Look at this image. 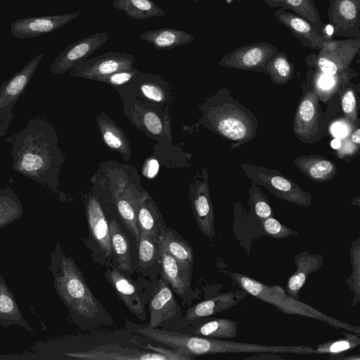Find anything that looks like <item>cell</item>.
I'll use <instances>...</instances> for the list:
<instances>
[{"label":"cell","mask_w":360,"mask_h":360,"mask_svg":"<svg viewBox=\"0 0 360 360\" xmlns=\"http://www.w3.org/2000/svg\"><path fill=\"white\" fill-rule=\"evenodd\" d=\"M11 143L13 169L59 193L58 174L64 157L58 147V139L53 125L41 118L32 119L14 135Z\"/></svg>","instance_id":"6da1fadb"},{"label":"cell","mask_w":360,"mask_h":360,"mask_svg":"<svg viewBox=\"0 0 360 360\" xmlns=\"http://www.w3.org/2000/svg\"><path fill=\"white\" fill-rule=\"evenodd\" d=\"M49 269L53 288L68 311L71 320L82 328L98 325L108 314L91 290L82 271L72 257L57 243L51 253Z\"/></svg>","instance_id":"7a4b0ae2"},{"label":"cell","mask_w":360,"mask_h":360,"mask_svg":"<svg viewBox=\"0 0 360 360\" xmlns=\"http://www.w3.org/2000/svg\"><path fill=\"white\" fill-rule=\"evenodd\" d=\"M205 127L231 141V149L253 140L259 120L226 88L219 89L200 106Z\"/></svg>","instance_id":"3957f363"},{"label":"cell","mask_w":360,"mask_h":360,"mask_svg":"<svg viewBox=\"0 0 360 360\" xmlns=\"http://www.w3.org/2000/svg\"><path fill=\"white\" fill-rule=\"evenodd\" d=\"M240 167L252 184L264 186L278 198L297 205H311V193L302 190L278 170L246 163H243Z\"/></svg>","instance_id":"277c9868"},{"label":"cell","mask_w":360,"mask_h":360,"mask_svg":"<svg viewBox=\"0 0 360 360\" xmlns=\"http://www.w3.org/2000/svg\"><path fill=\"white\" fill-rule=\"evenodd\" d=\"M360 49V39L335 40L328 38L318 54L310 53L305 58L307 67L335 75L350 66Z\"/></svg>","instance_id":"5b68a950"},{"label":"cell","mask_w":360,"mask_h":360,"mask_svg":"<svg viewBox=\"0 0 360 360\" xmlns=\"http://www.w3.org/2000/svg\"><path fill=\"white\" fill-rule=\"evenodd\" d=\"M44 56V53H41L35 56L0 86V138L6 134L13 120V108L24 93Z\"/></svg>","instance_id":"8992f818"},{"label":"cell","mask_w":360,"mask_h":360,"mask_svg":"<svg viewBox=\"0 0 360 360\" xmlns=\"http://www.w3.org/2000/svg\"><path fill=\"white\" fill-rule=\"evenodd\" d=\"M319 100L316 91L311 86L303 94L296 108L292 131L299 140L306 143H315L323 137L319 125L321 110Z\"/></svg>","instance_id":"52a82bcc"},{"label":"cell","mask_w":360,"mask_h":360,"mask_svg":"<svg viewBox=\"0 0 360 360\" xmlns=\"http://www.w3.org/2000/svg\"><path fill=\"white\" fill-rule=\"evenodd\" d=\"M278 51L276 46L267 42L251 43L226 53L221 58L219 64L228 68L266 74L267 63Z\"/></svg>","instance_id":"ba28073f"},{"label":"cell","mask_w":360,"mask_h":360,"mask_svg":"<svg viewBox=\"0 0 360 360\" xmlns=\"http://www.w3.org/2000/svg\"><path fill=\"white\" fill-rule=\"evenodd\" d=\"M135 62L134 56L109 51L95 58L86 59L70 71L73 77L98 81L113 72L131 69Z\"/></svg>","instance_id":"9c48e42d"},{"label":"cell","mask_w":360,"mask_h":360,"mask_svg":"<svg viewBox=\"0 0 360 360\" xmlns=\"http://www.w3.org/2000/svg\"><path fill=\"white\" fill-rule=\"evenodd\" d=\"M108 39L107 32H96L70 44L52 63L49 68L50 72L53 75H60L72 70Z\"/></svg>","instance_id":"30bf717a"},{"label":"cell","mask_w":360,"mask_h":360,"mask_svg":"<svg viewBox=\"0 0 360 360\" xmlns=\"http://www.w3.org/2000/svg\"><path fill=\"white\" fill-rule=\"evenodd\" d=\"M327 15L335 35L360 39V0H329Z\"/></svg>","instance_id":"8fae6325"},{"label":"cell","mask_w":360,"mask_h":360,"mask_svg":"<svg viewBox=\"0 0 360 360\" xmlns=\"http://www.w3.org/2000/svg\"><path fill=\"white\" fill-rule=\"evenodd\" d=\"M60 355L72 359L85 360H167L162 354L146 352L118 344H106L94 347L87 351H68Z\"/></svg>","instance_id":"7c38bea8"},{"label":"cell","mask_w":360,"mask_h":360,"mask_svg":"<svg viewBox=\"0 0 360 360\" xmlns=\"http://www.w3.org/2000/svg\"><path fill=\"white\" fill-rule=\"evenodd\" d=\"M207 180V170L204 169L200 179H195L191 186L189 198L199 229L211 238L214 235V215Z\"/></svg>","instance_id":"4fadbf2b"},{"label":"cell","mask_w":360,"mask_h":360,"mask_svg":"<svg viewBox=\"0 0 360 360\" xmlns=\"http://www.w3.org/2000/svg\"><path fill=\"white\" fill-rule=\"evenodd\" d=\"M80 11L72 13L25 18L11 24L12 34L18 39L36 37L61 28L76 18Z\"/></svg>","instance_id":"5bb4252c"},{"label":"cell","mask_w":360,"mask_h":360,"mask_svg":"<svg viewBox=\"0 0 360 360\" xmlns=\"http://www.w3.org/2000/svg\"><path fill=\"white\" fill-rule=\"evenodd\" d=\"M274 14L277 20L288 28L306 48L320 50L328 38L320 34L309 22L290 10L280 8Z\"/></svg>","instance_id":"9a60e30c"},{"label":"cell","mask_w":360,"mask_h":360,"mask_svg":"<svg viewBox=\"0 0 360 360\" xmlns=\"http://www.w3.org/2000/svg\"><path fill=\"white\" fill-rule=\"evenodd\" d=\"M85 212L90 232L101 252L107 259L112 255L109 223L96 198L89 195Z\"/></svg>","instance_id":"2e32d148"},{"label":"cell","mask_w":360,"mask_h":360,"mask_svg":"<svg viewBox=\"0 0 360 360\" xmlns=\"http://www.w3.org/2000/svg\"><path fill=\"white\" fill-rule=\"evenodd\" d=\"M105 275L128 310L140 320H145L146 309L133 283L116 267L108 269Z\"/></svg>","instance_id":"e0dca14e"},{"label":"cell","mask_w":360,"mask_h":360,"mask_svg":"<svg viewBox=\"0 0 360 360\" xmlns=\"http://www.w3.org/2000/svg\"><path fill=\"white\" fill-rule=\"evenodd\" d=\"M179 307L169 285L165 280H160L155 294L149 304V323L158 328L166 321L177 314Z\"/></svg>","instance_id":"ac0fdd59"},{"label":"cell","mask_w":360,"mask_h":360,"mask_svg":"<svg viewBox=\"0 0 360 360\" xmlns=\"http://www.w3.org/2000/svg\"><path fill=\"white\" fill-rule=\"evenodd\" d=\"M356 76V73L350 67L333 75L325 74L309 67L307 72L311 85L316 91L319 99L323 101L330 100L339 90L342 89L345 84Z\"/></svg>","instance_id":"d6986e66"},{"label":"cell","mask_w":360,"mask_h":360,"mask_svg":"<svg viewBox=\"0 0 360 360\" xmlns=\"http://www.w3.org/2000/svg\"><path fill=\"white\" fill-rule=\"evenodd\" d=\"M158 250L164 280L181 298L185 297L191 287V271L184 269L162 245L158 244Z\"/></svg>","instance_id":"ffe728a7"},{"label":"cell","mask_w":360,"mask_h":360,"mask_svg":"<svg viewBox=\"0 0 360 360\" xmlns=\"http://www.w3.org/2000/svg\"><path fill=\"white\" fill-rule=\"evenodd\" d=\"M293 165L307 177L315 182L331 181L338 172L336 165L318 155H302L294 159Z\"/></svg>","instance_id":"44dd1931"},{"label":"cell","mask_w":360,"mask_h":360,"mask_svg":"<svg viewBox=\"0 0 360 360\" xmlns=\"http://www.w3.org/2000/svg\"><path fill=\"white\" fill-rule=\"evenodd\" d=\"M13 325L34 333L24 318L13 292L0 274V326L8 328Z\"/></svg>","instance_id":"7402d4cb"},{"label":"cell","mask_w":360,"mask_h":360,"mask_svg":"<svg viewBox=\"0 0 360 360\" xmlns=\"http://www.w3.org/2000/svg\"><path fill=\"white\" fill-rule=\"evenodd\" d=\"M158 244L162 245L186 270L191 272L193 264V252L184 238L174 230L161 227Z\"/></svg>","instance_id":"603a6c76"},{"label":"cell","mask_w":360,"mask_h":360,"mask_svg":"<svg viewBox=\"0 0 360 360\" xmlns=\"http://www.w3.org/2000/svg\"><path fill=\"white\" fill-rule=\"evenodd\" d=\"M139 39L148 42L157 49L170 50L175 47L188 44L195 38L192 34L183 30L174 28H160L141 34Z\"/></svg>","instance_id":"cb8c5ba5"},{"label":"cell","mask_w":360,"mask_h":360,"mask_svg":"<svg viewBox=\"0 0 360 360\" xmlns=\"http://www.w3.org/2000/svg\"><path fill=\"white\" fill-rule=\"evenodd\" d=\"M270 8L281 7L290 10L309 22L322 35L324 25L313 0H263Z\"/></svg>","instance_id":"d4e9b609"},{"label":"cell","mask_w":360,"mask_h":360,"mask_svg":"<svg viewBox=\"0 0 360 360\" xmlns=\"http://www.w3.org/2000/svg\"><path fill=\"white\" fill-rule=\"evenodd\" d=\"M97 123L104 143L112 150L122 154L124 160H129L131 149L124 131L106 116L98 117Z\"/></svg>","instance_id":"484cf974"},{"label":"cell","mask_w":360,"mask_h":360,"mask_svg":"<svg viewBox=\"0 0 360 360\" xmlns=\"http://www.w3.org/2000/svg\"><path fill=\"white\" fill-rule=\"evenodd\" d=\"M109 227L116 268L124 273H130L131 259L128 238L115 219H110Z\"/></svg>","instance_id":"4316f807"},{"label":"cell","mask_w":360,"mask_h":360,"mask_svg":"<svg viewBox=\"0 0 360 360\" xmlns=\"http://www.w3.org/2000/svg\"><path fill=\"white\" fill-rule=\"evenodd\" d=\"M113 6L135 20L161 17L165 15L163 10L152 0H114Z\"/></svg>","instance_id":"83f0119b"},{"label":"cell","mask_w":360,"mask_h":360,"mask_svg":"<svg viewBox=\"0 0 360 360\" xmlns=\"http://www.w3.org/2000/svg\"><path fill=\"white\" fill-rule=\"evenodd\" d=\"M23 213L22 204L13 190L0 188V229L20 219Z\"/></svg>","instance_id":"f1b7e54d"},{"label":"cell","mask_w":360,"mask_h":360,"mask_svg":"<svg viewBox=\"0 0 360 360\" xmlns=\"http://www.w3.org/2000/svg\"><path fill=\"white\" fill-rule=\"evenodd\" d=\"M136 209L139 233L149 234L158 240V217L147 195H144L136 200Z\"/></svg>","instance_id":"f546056e"},{"label":"cell","mask_w":360,"mask_h":360,"mask_svg":"<svg viewBox=\"0 0 360 360\" xmlns=\"http://www.w3.org/2000/svg\"><path fill=\"white\" fill-rule=\"evenodd\" d=\"M322 264L321 256L306 255L297 262V270L289 278L288 283V292L290 297H297L298 292L304 284L307 276L311 272L319 269Z\"/></svg>","instance_id":"4dcf8cb0"},{"label":"cell","mask_w":360,"mask_h":360,"mask_svg":"<svg viewBox=\"0 0 360 360\" xmlns=\"http://www.w3.org/2000/svg\"><path fill=\"white\" fill-rule=\"evenodd\" d=\"M139 85L141 93L148 99L159 103L165 104L167 101L165 83L157 75L140 72L134 81Z\"/></svg>","instance_id":"1f68e13d"},{"label":"cell","mask_w":360,"mask_h":360,"mask_svg":"<svg viewBox=\"0 0 360 360\" xmlns=\"http://www.w3.org/2000/svg\"><path fill=\"white\" fill-rule=\"evenodd\" d=\"M294 65L285 51H278L267 63L266 74L277 84H284L293 77Z\"/></svg>","instance_id":"d6a6232c"},{"label":"cell","mask_w":360,"mask_h":360,"mask_svg":"<svg viewBox=\"0 0 360 360\" xmlns=\"http://www.w3.org/2000/svg\"><path fill=\"white\" fill-rule=\"evenodd\" d=\"M231 294H224L215 298L201 302L189 308L185 317L188 321H194L200 318L210 316L219 311L228 308L232 299Z\"/></svg>","instance_id":"836d02e7"},{"label":"cell","mask_w":360,"mask_h":360,"mask_svg":"<svg viewBox=\"0 0 360 360\" xmlns=\"http://www.w3.org/2000/svg\"><path fill=\"white\" fill-rule=\"evenodd\" d=\"M237 323L228 319H218L200 326L195 334L209 338H233L237 334Z\"/></svg>","instance_id":"e575fe53"},{"label":"cell","mask_w":360,"mask_h":360,"mask_svg":"<svg viewBox=\"0 0 360 360\" xmlns=\"http://www.w3.org/2000/svg\"><path fill=\"white\" fill-rule=\"evenodd\" d=\"M136 200L118 198L116 206L119 215L127 229L132 233L135 240L138 242L139 231L136 219Z\"/></svg>","instance_id":"d590c367"},{"label":"cell","mask_w":360,"mask_h":360,"mask_svg":"<svg viewBox=\"0 0 360 360\" xmlns=\"http://www.w3.org/2000/svg\"><path fill=\"white\" fill-rule=\"evenodd\" d=\"M143 127L156 138H171L170 127L156 111L145 110L141 115Z\"/></svg>","instance_id":"8d00e7d4"},{"label":"cell","mask_w":360,"mask_h":360,"mask_svg":"<svg viewBox=\"0 0 360 360\" xmlns=\"http://www.w3.org/2000/svg\"><path fill=\"white\" fill-rule=\"evenodd\" d=\"M158 240L149 234L139 233L138 255L140 266L146 268L153 264L158 250Z\"/></svg>","instance_id":"74e56055"},{"label":"cell","mask_w":360,"mask_h":360,"mask_svg":"<svg viewBox=\"0 0 360 360\" xmlns=\"http://www.w3.org/2000/svg\"><path fill=\"white\" fill-rule=\"evenodd\" d=\"M354 87L355 86L349 82L342 88L343 92L341 96V107L345 119L350 122L358 121L356 96Z\"/></svg>","instance_id":"f35d334b"},{"label":"cell","mask_w":360,"mask_h":360,"mask_svg":"<svg viewBox=\"0 0 360 360\" xmlns=\"http://www.w3.org/2000/svg\"><path fill=\"white\" fill-rule=\"evenodd\" d=\"M140 72L138 69L132 68L113 72L100 78L98 81L114 87H119L125 84L133 82Z\"/></svg>","instance_id":"ab89813d"},{"label":"cell","mask_w":360,"mask_h":360,"mask_svg":"<svg viewBox=\"0 0 360 360\" xmlns=\"http://www.w3.org/2000/svg\"><path fill=\"white\" fill-rule=\"evenodd\" d=\"M351 337L349 339L339 340L321 344L316 349V353L337 354L350 349L359 344V340L357 337L352 335Z\"/></svg>","instance_id":"60d3db41"},{"label":"cell","mask_w":360,"mask_h":360,"mask_svg":"<svg viewBox=\"0 0 360 360\" xmlns=\"http://www.w3.org/2000/svg\"><path fill=\"white\" fill-rule=\"evenodd\" d=\"M265 232L274 238H285L290 235H297V232L290 229L273 217H268L262 221Z\"/></svg>","instance_id":"b9f144b4"},{"label":"cell","mask_w":360,"mask_h":360,"mask_svg":"<svg viewBox=\"0 0 360 360\" xmlns=\"http://www.w3.org/2000/svg\"><path fill=\"white\" fill-rule=\"evenodd\" d=\"M251 189L253 191V193L250 192L253 195L254 209L257 216L263 219L270 217L272 215L271 206L262 197L260 190L256 189L257 191H255L253 186L251 187Z\"/></svg>","instance_id":"7bdbcfd3"},{"label":"cell","mask_w":360,"mask_h":360,"mask_svg":"<svg viewBox=\"0 0 360 360\" xmlns=\"http://www.w3.org/2000/svg\"><path fill=\"white\" fill-rule=\"evenodd\" d=\"M148 348L154 352L162 354L167 357V360H187L193 359V357L184 354L174 349H167L163 347H154L150 345H148Z\"/></svg>","instance_id":"ee69618b"},{"label":"cell","mask_w":360,"mask_h":360,"mask_svg":"<svg viewBox=\"0 0 360 360\" xmlns=\"http://www.w3.org/2000/svg\"><path fill=\"white\" fill-rule=\"evenodd\" d=\"M348 125L342 121L335 122L330 128L331 133L334 136L339 139L349 138L350 130Z\"/></svg>","instance_id":"f6af8a7d"},{"label":"cell","mask_w":360,"mask_h":360,"mask_svg":"<svg viewBox=\"0 0 360 360\" xmlns=\"http://www.w3.org/2000/svg\"><path fill=\"white\" fill-rule=\"evenodd\" d=\"M159 170V163L158 160L154 158H151L146 161L143 173L144 175L149 179L154 178L158 174Z\"/></svg>","instance_id":"bcb514c9"},{"label":"cell","mask_w":360,"mask_h":360,"mask_svg":"<svg viewBox=\"0 0 360 360\" xmlns=\"http://www.w3.org/2000/svg\"><path fill=\"white\" fill-rule=\"evenodd\" d=\"M346 141L340 146V148L338 149L339 152L337 153V154L340 156L342 155V157L347 156V155H352L355 154L356 151H358L359 146L354 143L351 140L346 138Z\"/></svg>","instance_id":"7dc6e473"},{"label":"cell","mask_w":360,"mask_h":360,"mask_svg":"<svg viewBox=\"0 0 360 360\" xmlns=\"http://www.w3.org/2000/svg\"><path fill=\"white\" fill-rule=\"evenodd\" d=\"M0 359L1 360H11V359H40L39 355L35 352L34 354H7L0 355Z\"/></svg>","instance_id":"c3c4849f"},{"label":"cell","mask_w":360,"mask_h":360,"mask_svg":"<svg viewBox=\"0 0 360 360\" xmlns=\"http://www.w3.org/2000/svg\"><path fill=\"white\" fill-rule=\"evenodd\" d=\"M360 129L356 127L351 134V141L357 146L360 144Z\"/></svg>","instance_id":"681fc988"},{"label":"cell","mask_w":360,"mask_h":360,"mask_svg":"<svg viewBox=\"0 0 360 360\" xmlns=\"http://www.w3.org/2000/svg\"><path fill=\"white\" fill-rule=\"evenodd\" d=\"M330 145L333 149L338 150L342 145L341 139H339V138L334 139L333 140H332Z\"/></svg>","instance_id":"f907efd6"},{"label":"cell","mask_w":360,"mask_h":360,"mask_svg":"<svg viewBox=\"0 0 360 360\" xmlns=\"http://www.w3.org/2000/svg\"><path fill=\"white\" fill-rule=\"evenodd\" d=\"M200 0H194V3H198L199 2Z\"/></svg>","instance_id":"816d5d0a"},{"label":"cell","mask_w":360,"mask_h":360,"mask_svg":"<svg viewBox=\"0 0 360 360\" xmlns=\"http://www.w3.org/2000/svg\"><path fill=\"white\" fill-rule=\"evenodd\" d=\"M227 1H229V3H231V1H232L233 0H226Z\"/></svg>","instance_id":"f5cc1de1"}]
</instances>
